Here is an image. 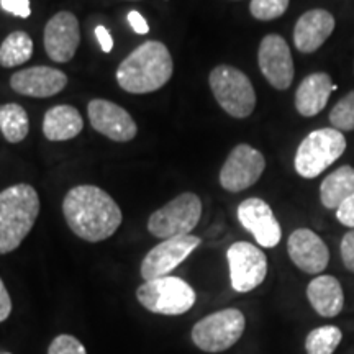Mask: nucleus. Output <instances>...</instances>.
<instances>
[{
  "label": "nucleus",
  "mask_w": 354,
  "mask_h": 354,
  "mask_svg": "<svg viewBox=\"0 0 354 354\" xmlns=\"http://www.w3.org/2000/svg\"><path fill=\"white\" fill-rule=\"evenodd\" d=\"M87 112L94 130L110 140L125 143V141L135 138L138 133V127L131 115L113 102L94 99L88 102Z\"/></svg>",
  "instance_id": "14"
},
{
  "label": "nucleus",
  "mask_w": 354,
  "mask_h": 354,
  "mask_svg": "<svg viewBox=\"0 0 354 354\" xmlns=\"http://www.w3.org/2000/svg\"><path fill=\"white\" fill-rule=\"evenodd\" d=\"M246 328V318L238 308L210 313L192 328V342L205 353H223L238 343Z\"/></svg>",
  "instance_id": "7"
},
{
  "label": "nucleus",
  "mask_w": 354,
  "mask_h": 354,
  "mask_svg": "<svg viewBox=\"0 0 354 354\" xmlns=\"http://www.w3.org/2000/svg\"><path fill=\"white\" fill-rule=\"evenodd\" d=\"M307 297L312 308L320 317L333 318L342 313L344 294L339 281L333 276H317L307 287Z\"/></svg>",
  "instance_id": "20"
},
{
  "label": "nucleus",
  "mask_w": 354,
  "mask_h": 354,
  "mask_svg": "<svg viewBox=\"0 0 354 354\" xmlns=\"http://www.w3.org/2000/svg\"><path fill=\"white\" fill-rule=\"evenodd\" d=\"M12 312V300L3 281L0 279V323L6 322Z\"/></svg>",
  "instance_id": "32"
},
{
  "label": "nucleus",
  "mask_w": 354,
  "mask_h": 354,
  "mask_svg": "<svg viewBox=\"0 0 354 354\" xmlns=\"http://www.w3.org/2000/svg\"><path fill=\"white\" fill-rule=\"evenodd\" d=\"M238 220L241 227L254 236L263 248H276L282 238V228L271 207L263 198H246L238 207Z\"/></svg>",
  "instance_id": "15"
},
{
  "label": "nucleus",
  "mask_w": 354,
  "mask_h": 354,
  "mask_svg": "<svg viewBox=\"0 0 354 354\" xmlns=\"http://www.w3.org/2000/svg\"><path fill=\"white\" fill-rule=\"evenodd\" d=\"M330 123L338 131H354V91L342 97L330 112Z\"/></svg>",
  "instance_id": "26"
},
{
  "label": "nucleus",
  "mask_w": 354,
  "mask_h": 354,
  "mask_svg": "<svg viewBox=\"0 0 354 354\" xmlns=\"http://www.w3.org/2000/svg\"><path fill=\"white\" fill-rule=\"evenodd\" d=\"M289 256L300 271L307 274H322L330 263V251L325 241L308 228L292 232L287 241Z\"/></svg>",
  "instance_id": "16"
},
{
  "label": "nucleus",
  "mask_w": 354,
  "mask_h": 354,
  "mask_svg": "<svg viewBox=\"0 0 354 354\" xmlns=\"http://www.w3.org/2000/svg\"><path fill=\"white\" fill-rule=\"evenodd\" d=\"M343 339V333L338 326L325 325L318 326L307 335L305 351L307 354H333Z\"/></svg>",
  "instance_id": "25"
},
{
  "label": "nucleus",
  "mask_w": 354,
  "mask_h": 354,
  "mask_svg": "<svg viewBox=\"0 0 354 354\" xmlns=\"http://www.w3.org/2000/svg\"><path fill=\"white\" fill-rule=\"evenodd\" d=\"M128 24H130L133 32H136L138 35H146L149 32L148 21H146L145 17L136 10H131L128 13Z\"/></svg>",
  "instance_id": "33"
},
{
  "label": "nucleus",
  "mask_w": 354,
  "mask_h": 354,
  "mask_svg": "<svg viewBox=\"0 0 354 354\" xmlns=\"http://www.w3.org/2000/svg\"><path fill=\"white\" fill-rule=\"evenodd\" d=\"M230 281L240 294L254 290L268 276V258L263 250L248 241L233 243L227 251Z\"/></svg>",
  "instance_id": "9"
},
{
  "label": "nucleus",
  "mask_w": 354,
  "mask_h": 354,
  "mask_svg": "<svg viewBox=\"0 0 354 354\" xmlns=\"http://www.w3.org/2000/svg\"><path fill=\"white\" fill-rule=\"evenodd\" d=\"M336 218L344 227L354 230V196L344 201L342 205L336 209Z\"/></svg>",
  "instance_id": "31"
},
{
  "label": "nucleus",
  "mask_w": 354,
  "mask_h": 354,
  "mask_svg": "<svg viewBox=\"0 0 354 354\" xmlns=\"http://www.w3.org/2000/svg\"><path fill=\"white\" fill-rule=\"evenodd\" d=\"M346 151V138L335 128H320L305 136L295 153V171L304 179H315Z\"/></svg>",
  "instance_id": "4"
},
{
  "label": "nucleus",
  "mask_w": 354,
  "mask_h": 354,
  "mask_svg": "<svg viewBox=\"0 0 354 354\" xmlns=\"http://www.w3.org/2000/svg\"><path fill=\"white\" fill-rule=\"evenodd\" d=\"M336 86L331 81L330 74L313 73L300 82L295 92V109L302 117H317L328 104L331 92Z\"/></svg>",
  "instance_id": "19"
},
{
  "label": "nucleus",
  "mask_w": 354,
  "mask_h": 354,
  "mask_svg": "<svg viewBox=\"0 0 354 354\" xmlns=\"http://www.w3.org/2000/svg\"><path fill=\"white\" fill-rule=\"evenodd\" d=\"M259 69L266 81L277 91H287L294 81V59L289 44L281 35H266L258 51Z\"/></svg>",
  "instance_id": "12"
},
{
  "label": "nucleus",
  "mask_w": 354,
  "mask_h": 354,
  "mask_svg": "<svg viewBox=\"0 0 354 354\" xmlns=\"http://www.w3.org/2000/svg\"><path fill=\"white\" fill-rule=\"evenodd\" d=\"M136 299L149 312L158 315H183L196 305V290L180 277H159L136 289Z\"/></svg>",
  "instance_id": "6"
},
{
  "label": "nucleus",
  "mask_w": 354,
  "mask_h": 354,
  "mask_svg": "<svg viewBox=\"0 0 354 354\" xmlns=\"http://www.w3.org/2000/svg\"><path fill=\"white\" fill-rule=\"evenodd\" d=\"M339 251H342V259H343L344 268H346L349 272H354V230L344 234L342 240V246H339Z\"/></svg>",
  "instance_id": "30"
},
{
  "label": "nucleus",
  "mask_w": 354,
  "mask_h": 354,
  "mask_svg": "<svg viewBox=\"0 0 354 354\" xmlns=\"http://www.w3.org/2000/svg\"><path fill=\"white\" fill-rule=\"evenodd\" d=\"M48 354H87V349L73 335H59L53 339Z\"/></svg>",
  "instance_id": "28"
},
{
  "label": "nucleus",
  "mask_w": 354,
  "mask_h": 354,
  "mask_svg": "<svg viewBox=\"0 0 354 354\" xmlns=\"http://www.w3.org/2000/svg\"><path fill=\"white\" fill-rule=\"evenodd\" d=\"M0 7L19 19H28L32 15L30 0H0Z\"/></svg>",
  "instance_id": "29"
},
{
  "label": "nucleus",
  "mask_w": 354,
  "mask_h": 354,
  "mask_svg": "<svg viewBox=\"0 0 354 354\" xmlns=\"http://www.w3.org/2000/svg\"><path fill=\"white\" fill-rule=\"evenodd\" d=\"M0 130L8 143H20L30 131L26 110L19 104L0 105Z\"/></svg>",
  "instance_id": "23"
},
{
  "label": "nucleus",
  "mask_w": 354,
  "mask_h": 354,
  "mask_svg": "<svg viewBox=\"0 0 354 354\" xmlns=\"http://www.w3.org/2000/svg\"><path fill=\"white\" fill-rule=\"evenodd\" d=\"M82 128V115L73 105H55L44 113L43 135L50 141H68L76 138Z\"/></svg>",
  "instance_id": "21"
},
{
  "label": "nucleus",
  "mask_w": 354,
  "mask_h": 354,
  "mask_svg": "<svg viewBox=\"0 0 354 354\" xmlns=\"http://www.w3.org/2000/svg\"><path fill=\"white\" fill-rule=\"evenodd\" d=\"M202 216V201L197 194L184 192L154 212L148 220V230L161 240L190 234Z\"/></svg>",
  "instance_id": "8"
},
{
  "label": "nucleus",
  "mask_w": 354,
  "mask_h": 354,
  "mask_svg": "<svg viewBox=\"0 0 354 354\" xmlns=\"http://www.w3.org/2000/svg\"><path fill=\"white\" fill-rule=\"evenodd\" d=\"M44 51L55 63H69L81 43V30L76 15L57 12L44 26Z\"/></svg>",
  "instance_id": "13"
},
{
  "label": "nucleus",
  "mask_w": 354,
  "mask_h": 354,
  "mask_svg": "<svg viewBox=\"0 0 354 354\" xmlns=\"http://www.w3.org/2000/svg\"><path fill=\"white\" fill-rule=\"evenodd\" d=\"M39 214L38 192L15 184L0 192V254L15 251L28 236Z\"/></svg>",
  "instance_id": "3"
},
{
  "label": "nucleus",
  "mask_w": 354,
  "mask_h": 354,
  "mask_svg": "<svg viewBox=\"0 0 354 354\" xmlns=\"http://www.w3.org/2000/svg\"><path fill=\"white\" fill-rule=\"evenodd\" d=\"M63 214L74 234L88 243L107 240L120 228L123 215L117 202L95 185H77L66 194Z\"/></svg>",
  "instance_id": "1"
},
{
  "label": "nucleus",
  "mask_w": 354,
  "mask_h": 354,
  "mask_svg": "<svg viewBox=\"0 0 354 354\" xmlns=\"http://www.w3.org/2000/svg\"><path fill=\"white\" fill-rule=\"evenodd\" d=\"M335 17L328 10L313 8L305 12L294 28V44L300 53L310 55L320 50L335 30Z\"/></svg>",
  "instance_id": "18"
},
{
  "label": "nucleus",
  "mask_w": 354,
  "mask_h": 354,
  "mask_svg": "<svg viewBox=\"0 0 354 354\" xmlns=\"http://www.w3.org/2000/svg\"><path fill=\"white\" fill-rule=\"evenodd\" d=\"M266 169L263 153L253 146L241 143L234 146L220 171V185L228 192H243L254 185Z\"/></svg>",
  "instance_id": "10"
},
{
  "label": "nucleus",
  "mask_w": 354,
  "mask_h": 354,
  "mask_svg": "<svg viewBox=\"0 0 354 354\" xmlns=\"http://www.w3.org/2000/svg\"><path fill=\"white\" fill-rule=\"evenodd\" d=\"M95 37H97V41L100 43V48L104 53H110L113 48V39H112V35L107 28H105L104 25H99L95 26Z\"/></svg>",
  "instance_id": "34"
},
{
  "label": "nucleus",
  "mask_w": 354,
  "mask_h": 354,
  "mask_svg": "<svg viewBox=\"0 0 354 354\" xmlns=\"http://www.w3.org/2000/svg\"><path fill=\"white\" fill-rule=\"evenodd\" d=\"M354 196V167L342 166L323 179L320 201L328 210H336L344 201Z\"/></svg>",
  "instance_id": "22"
},
{
  "label": "nucleus",
  "mask_w": 354,
  "mask_h": 354,
  "mask_svg": "<svg viewBox=\"0 0 354 354\" xmlns=\"http://www.w3.org/2000/svg\"><path fill=\"white\" fill-rule=\"evenodd\" d=\"M66 86H68V76L63 71L48 66H35L19 71L10 77V87L17 94L37 97V99H46L59 94Z\"/></svg>",
  "instance_id": "17"
},
{
  "label": "nucleus",
  "mask_w": 354,
  "mask_h": 354,
  "mask_svg": "<svg viewBox=\"0 0 354 354\" xmlns=\"http://www.w3.org/2000/svg\"><path fill=\"white\" fill-rule=\"evenodd\" d=\"M33 55V41L28 33L13 32L0 44V66L15 68L30 61Z\"/></svg>",
  "instance_id": "24"
},
{
  "label": "nucleus",
  "mask_w": 354,
  "mask_h": 354,
  "mask_svg": "<svg viewBox=\"0 0 354 354\" xmlns=\"http://www.w3.org/2000/svg\"><path fill=\"white\" fill-rule=\"evenodd\" d=\"M212 94L233 118H248L254 112L256 92L250 77L233 66L221 64L210 73Z\"/></svg>",
  "instance_id": "5"
},
{
  "label": "nucleus",
  "mask_w": 354,
  "mask_h": 354,
  "mask_svg": "<svg viewBox=\"0 0 354 354\" xmlns=\"http://www.w3.org/2000/svg\"><path fill=\"white\" fill-rule=\"evenodd\" d=\"M198 245H201V238L194 236V234L162 240V243L154 246L145 256L143 263H141L140 274L143 281L148 282L153 279L166 277L177 266L183 264L197 250Z\"/></svg>",
  "instance_id": "11"
},
{
  "label": "nucleus",
  "mask_w": 354,
  "mask_h": 354,
  "mask_svg": "<svg viewBox=\"0 0 354 354\" xmlns=\"http://www.w3.org/2000/svg\"><path fill=\"white\" fill-rule=\"evenodd\" d=\"M290 0H251L250 12L256 20L269 21L282 17L289 8Z\"/></svg>",
  "instance_id": "27"
},
{
  "label": "nucleus",
  "mask_w": 354,
  "mask_h": 354,
  "mask_svg": "<svg viewBox=\"0 0 354 354\" xmlns=\"http://www.w3.org/2000/svg\"><path fill=\"white\" fill-rule=\"evenodd\" d=\"M174 63L161 41H146L133 50L117 69V82L130 94H149L165 87L172 76Z\"/></svg>",
  "instance_id": "2"
}]
</instances>
